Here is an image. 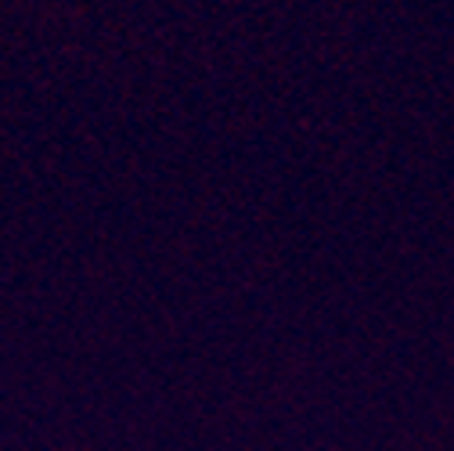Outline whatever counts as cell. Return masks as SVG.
Listing matches in <instances>:
<instances>
[]
</instances>
